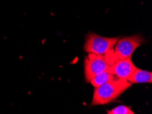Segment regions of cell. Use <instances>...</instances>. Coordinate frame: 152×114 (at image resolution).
<instances>
[{
  "instance_id": "1",
  "label": "cell",
  "mask_w": 152,
  "mask_h": 114,
  "mask_svg": "<svg viewBox=\"0 0 152 114\" xmlns=\"http://www.w3.org/2000/svg\"><path fill=\"white\" fill-rule=\"evenodd\" d=\"M132 84L127 80L113 79L95 88L91 106L111 103L127 90Z\"/></svg>"
},
{
  "instance_id": "2",
  "label": "cell",
  "mask_w": 152,
  "mask_h": 114,
  "mask_svg": "<svg viewBox=\"0 0 152 114\" xmlns=\"http://www.w3.org/2000/svg\"><path fill=\"white\" fill-rule=\"evenodd\" d=\"M113 50L105 55L88 53L84 60L85 78L87 82H89L91 79L97 74L107 71L109 67L115 62Z\"/></svg>"
},
{
  "instance_id": "3",
  "label": "cell",
  "mask_w": 152,
  "mask_h": 114,
  "mask_svg": "<svg viewBox=\"0 0 152 114\" xmlns=\"http://www.w3.org/2000/svg\"><path fill=\"white\" fill-rule=\"evenodd\" d=\"M119 37L108 38L91 32L87 34L84 45V50L87 53L105 55L113 49Z\"/></svg>"
},
{
  "instance_id": "4",
  "label": "cell",
  "mask_w": 152,
  "mask_h": 114,
  "mask_svg": "<svg viewBox=\"0 0 152 114\" xmlns=\"http://www.w3.org/2000/svg\"><path fill=\"white\" fill-rule=\"evenodd\" d=\"M143 38L140 35H134L119 38L113 47V53L117 60L131 58L133 53L141 45Z\"/></svg>"
},
{
  "instance_id": "5",
  "label": "cell",
  "mask_w": 152,
  "mask_h": 114,
  "mask_svg": "<svg viewBox=\"0 0 152 114\" xmlns=\"http://www.w3.org/2000/svg\"><path fill=\"white\" fill-rule=\"evenodd\" d=\"M137 67L131 58L119 60L109 67V71L115 79L127 80Z\"/></svg>"
},
{
  "instance_id": "6",
  "label": "cell",
  "mask_w": 152,
  "mask_h": 114,
  "mask_svg": "<svg viewBox=\"0 0 152 114\" xmlns=\"http://www.w3.org/2000/svg\"><path fill=\"white\" fill-rule=\"evenodd\" d=\"M130 84L135 83H151L152 73L140 68H136L127 79Z\"/></svg>"
},
{
  "instance_id": "7",
  "label": "cell",
  "mask_w": 152,
  "mask_h": 114,
  "mask_svg": "<svg viewBox=\"0 0 152 114\" xmlns=\"http://www.w3.org/2000/svg\"><path fill=\"white\" fill-rule=\"evenodd\" d=\"M115 79L113 74L110 73L109 68L107 71H105L100 74H97L94 76L89 81V83L94 86V88H97L98 86L102 85L106 83L109 82V81Z\"/></svg>"
},
{
  "instance_id": "8",
  "label": "cell",
  "mask_w": 152,
  "mask_h": 114,
  "mask_svg": "<svg viewBox=\"0 0 152 114\" xmlns=\"http://www.w3.org/2000/svg\"><path fill=\"white\" fill-rule=\"evenodd\" d=\"M108 114H134V112L128 106L119 105L107 111Z\"/></svg>"
}]
</instances>
